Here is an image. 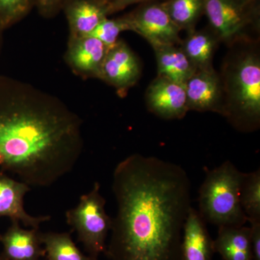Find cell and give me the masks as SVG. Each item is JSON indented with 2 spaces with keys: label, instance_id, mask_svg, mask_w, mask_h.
<instances>
[{
  "label": "cell",
  "instance_id": "obj_1",
  "mask_svg": "<svg viewBox=\"0 0 260 260\" xmlns=\"http://www.w3.org/2000/svg\"><path fill=\"white\" fill-rule=\"evenodd\" d=\"M116 213L106 256L109 260H184L183 232L191 182L181 166L133 154L113 173Z\"/></svg>",
  "mask_w": 260,
  "mask_h": 260
},
{
  "label": "cell",
  "instance_id": "obj_2",
  "mask_svg": "<svg viewBox=\"0 0 260 260\" xmlns=\"http://www.w3.org/2000/svg\"><path fill=\"white\" fill-rule=\"evenodd\" d=\"M82 121L63 103L0 76V169L30 186L48 187L83 152Z\"/></svg>",
  "mask_w": 260,
  "mask_h": 260
},
{
  "label": "cell",
  "instance_id": "obj_3",
  "mask_svg": "<svg viewBox=\"0 0 260 260\" xmlns=\"http://www.w3.org/2000/svg\"><path fill=\"white\" fill-rule=\"evenodd\" d=\"M223 112L234 128L243 133L260 126V58L244 50L229 60L224 72Z\"/></svg>",
  "mask_w": 260,
  "mask_h": 260
},
{
  "label": "cell",
  "instance_id": "obj_4",
  "mask_svg": "<svg viewBox=\"0 0 260 260\" xmlns=\"http://www.w3.org/2000/svg\"><path fill=\"white\" fill-rule=\"evenodd\" d=\"M244 173L227 160L207 174L199 190V213L216 226L239 227L248 222L240 203Z\"/></svg>",
  "mask_w": 260,
  "mask_h": 260
},
{
  "label": "cell",
  "instance_id": "obj_5",
  "mask_svg": "<svg viewBox=\"0 0 260 260\" xmlns=\"http://www.w3.org/2000/svg\"><path fill=\"white\" fill-rule=\"evenodd\" d=\"M100 189V184L95 182L90 191L80 197L78 205L65 214L67 223L77 233L85 251L95 257L105 254L112 223V219L106 212V200Z\"/></svg>",
  "mask_w": 260,
  "mask_h": 260
},
{
  "label": "cell",
  "instance_id": "obj_6",
  "mask_svg": "<svg viewBox=\"0 0 260 260\" xmlns=\"http://www.w3.org/2000/svg\"><path fill=\"white\" fill-rule=\"evenodd\" d=\"M204 14L220 42L248 40L259 28V0H205Z\"/></svg>",
  "mask_w": 260,
  "mask_h": 260
},
{
  "label": "cell",
  "instance_id": "obj_7",
  "mask_svg": "<svg viewBox=\"0 0 260 260\" xmlns=\"http://www.w3.org/2000/svg\"><path fill=\"white\" fill-rule=\"evenodd\" d=\"M125 16L130 30L144 38L151 47L181 44L180 29L169 16L162 2L143 3Z\"/></svg>",
  "mask_w": 260,
  "mask_h": 260
},
{
  "label": "cell",
  "instance_id": "obj_8",
  "mask_svg": "<svg viewBox=\"0 0 260 260\" xmlns=\"http://www.w3.org/2000/svg\"><path fill=\"white\" fill-rule=\"evenodd\" d=\"M140 75L139 59L125 42L119 40L109 48L103 62L101 80L124 93L136 84Z\"/></svg>",
  "mask_w": 260,
  "mask_h": 260
},
{
  "label": "cell",
  "instance_id": "obj_9",
  "mask_svg": "<svg viewBox=\"0 0 260 260\" xmlns=\"http://www.w3.org/2000/svg\"><path fill=\"white\" fill-rule=\"evenodd\" d=\"M149 110L165 119H182L188 109L184 84L157 76L146 92Z\"/></svg>",
  "mask_w": 260,
  "mask_h": 260
},
{
  "label": "cell",
  "instance_id": "obj_10",
  "mask_svg": "<svg viewBox=\"0 0 260 260\" xmlns=\"http://www.w3.org/2000/svg\"><path fill=\"white\" fill-rule=\"evenodd\" d=\"M188 109L198 112H223L221 79L213 68L197 70L184 83Z\"/></svg>",
  "mask_w": 260,
  "mask_h": 260
},
{
  "label": "cell",
  "instance_id": "obj_11",
  "mask_svg": "<svg viewBox=\"0 0 260 260\" xmlns=\"http://www.w3.org/2000/svg\"><path fill=\"white\" fill-rule=\"evenodd\" d=\"M109 48L90 36L70 37L65 59L77 74L100 79L103 62Z\"/></svg>",
  "mask_w": 260,
  "mask_h": 260
},
{
  "label": "cell",
  "instance_id": "obj_12",
  "mask_svg": "<svg viewBox=\"0 0 260 260\" xmlns=\"http://www.w3.org/2000/svg\"><path fill=\"white\" fill-rule=\"evenodd\" d=\"M30 190V186L23 181L0 172V218H8L31 229H39L41 224L50 220L47 215L32 216L25 211L24 198Z\"/></svg>",
  "mask_w": 260,
  "mask_h": 260
},
{
  "label": "cell",
  "instance_id": "obj_13",
  "mask_svg": "<svg viewBox=\"0 0 260 260\" xmlns=\"http://www.w3.org/2000/svg\"><path fill=\"white\" fill-rule=\"evenodd\" d=\"M39 229H24L20 223L11 221L8 230L0 234L3 252L0 259L5 260H41L45 256L39 239Z\"/></svg>",
  "mask_w": 260,
  "mask_h": 260
},
{
  "label": "cell",
  "instance_id": "obj_14",
  "mask_svg": "<svg viewBox=\"0 0 260 260\" xmlns=\"http://www.w3.org/2000/svg\"><path fill=\"white\" fill-rule=\"evenodd\" d=\"M62 9L69 25L70 37L90 35L109 16V2L103 0H66Z\"/></svg>",
  "mask_w": 260,
  "mask_h": 260
},
{
  "label": "cell",
  "instance_id": "obj_15",
  "mask_svg": "<svg viewBox=\"0 0 260 260\" xmlns=\"http://www.w3.org/2000/svg\"><path fill=\"white\" fill-rule=\"evenodd\" d=\"M182 251L184 260H212L215 253L205 220L192 207L184 223Z\"/></svg>",
  "mask_w": 260,
  "mask_h": 260
},
{
  "label": "cell",
  "instance_id": "obj_16",
  "mask_svg": "<svg viewBox=\"0 0 260 260\" xmlns=\"http://www.w3.org/2000/svg\"><path fill=\"white\" fill-rule=\"evenodd\" d=\"M152 47L156 58L158 76L184 84L197 71L180 46L162 44Z\"/></svg>",
  "mask_w": 260,
  "mask_h": 260
},
{
  "label": "cell",
  "instance_id": "obj_17",
  "mask_svg": "<svg viewBox=\"0 0 260 260\" xmlns=\"http://www.w3.org/2000/svg\"><path fill=\"white\" fill-rule=\"evenodd\" d=\"M213 249L224 260H252L250 228L219 227Z\"/></svg>",
  "mask_w": 260,
  "mask_h": 260
},
{
  "label": "cell",
  "instance_id": "obj_18",
  "mask_svg": "<svg viewBox=\"0 0 260 260\" xmlns=\"http://www.w3.org/2000/svg\"><path fill=\"white\" fill-rule=\"evenodd\" d=\"M220 39L211 28L191 30L179 44L197 70L213 68V59Z\"/></svg>",
  "mask_w": 260,
  "mask_h": 260
},
{
  "label": "cell",
  "instance_id": "obj_19",
  "mask_svg": "<svg viewBox=\"0 0 260 260\" xmlns=\"http://www.w3.org/2000/svg\"><path fill=\"white\" fill-rule=\"evenodd\" d=\"M47 260H98V257L85 255L73 242L68 232H39Z\"/></svg>",
  "mask_w": 260,
  "mask_h": 260
},
{
  "label": "cell",
  "instance_id": "obj_20",
  "mask_svg": "<svg viewBox=\"0 0 260 260\" xmlns=\"http://www.w3.org/2000/svg\"><path fill=\"white\" fill-rule=\"evenodd\" d=\"M162 4L180 30H194L204 15L205 0H165Z\"/></svg>",
  "mask_w": 260,
  "mask_h": 260
},
{
  "label": "cell",
  "instance_id": "obj_21",
  "mask_svg": "<svg viewBox=\"0 0 260 260\" xmlns=\"http://www.w3.org/2000/svg\"><path fill=\"white\" fill-rule=\"evenodd\" d=\"M240 203L248 222L260 221V169L244 173Z\"/></svg>",
  "mask_w": 260,
  "mask_h": 260
},
{
  "label": "cell",
  "instance_id": "obj_22",
  "mask_svg": "<svg viewBox=\"0 0 260 260\" xmlns=\"http://www.w3.org/2000/svg\"><path fill=\"white\" fill-rule=\"evenodd\" d=\"M37 0H0V27L3 30L30 13Z\"/></svg>",
  "mask_w": 260,
  "mask_h": 260
},
{
  "label": "cell",
  "instance_id": "obj_23",
  "mask_svg": "<svg viewBox=\"0 0 260 260\" xmlns=\"http://www.w3.org/2000/svg\"><path fill=\"white\" fill-rule=\"evenodd\" d=\"M130 30L125 15L116 18H106L94 29L90 37L101 41L108 47L114 45L119 41L121 32Z\"/></svg>",
  "mask_w": 260,
  "mask_h": 260
},
{
  "label": "cell",
  "instance_id": "obj_24",
  "mask_svg": "<svg viewBox=\"0 0 260 260\" xmlns=\"http://www.w3.org/2000/svg\"><path fill=\"white\" fill-rule=\"evenodd\" d=\"M65 1L66 0H37L36 6L43 17L52 18L62 9Z\"/></svg>",
  "mask_w": 260,
  "mask_h": 260
},
{
  "label": "cell",
  "instance_id": "obj_25",
  "mask_svg": "<svg viewBox=\"0 0 260 260\" xmlns=\"http://www.w3.org/2000/svg\"><path fill=\"white\" fill-rule=\"evenodd\" d=\"M249 223L252 260H260V221H251Z\"/></svg>",
  "mask_w": 260,
  "mask_h": 260
},
{
  "label": "cell",
  "instance_id": "obj_26",
  "mask_svg": "<svg viewBox=\"0 0 260 260\" xmlns=\"http://www.w3.org/2000/svg\"><path fill=\"white\" fill-rule=\"evenodd\" d=\"M162 1L165 0H110L109 3V15L120 12L132 5Z\"/></svg>",
  "mask_w": 260,
  "mask_h": 260
},
{
  "label": "cell",
  "instance_id": "obj_27",
  "mask_svg": "<svg viewBox=\"0 0 260 260\" xmlns=\"http://www.w3.org/2000/svg\"><path fill=\"white\" fill-rule=\"evenodd\" d=\"M3 30H2V28H0V37H1L2 32H3Z\"/></svg>",
  "mask_w": 260,
  "mask_h": 260
},
{
  "label": "cell",
  "instance_id": "obj_28",
  "mask_svg": "<svg viewBox=\"0 0 260 260\" xmlns=\"http://www.w3.org/2000/svg\"><path fill=\"white\" fill-rule=\"evenodd\" d=\"M103 1H107V2H109V1H110V0H103Z\"/></svg>",
  "mask_w": 260,
  "mask_h": 260
},
{
  "label": "cell",
  "instance_id": "obj_29",
  "mask_svg": "<svg viewBox=\"0 0 260 260\" xmlns=\"http://www.w3.org/2000/svg\"><path fill=\"white\" fill-rule=\"evenodd\" d=\"M0 260H5V259H0Z\"/></svg>",
  "mask_w": 260,
  "mask_h": 260
}]
</instances>
